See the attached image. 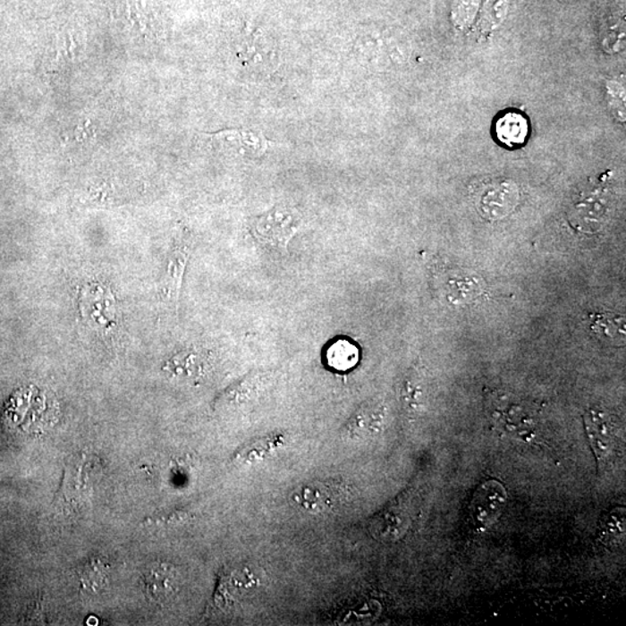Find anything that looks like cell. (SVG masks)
Instances as JSON below:
<instances>
[{"instance_id":"9a60e30c","label":"cell","mask_w":626,"mask_h":626,"mask_svg":"<svg viewBox=\"0 0 626 626\" xmlns=\"http://www.w3.org/2000/svg\"><path fill=\"white\" fill-rule=\"evenodd\" d=\"M624 510L610 512L605 522V535L620 539L624 535Z\"/></svg>"},{"instance_id":"4fadbf2b","label":"cell","mask_w":626,"mask_h":626,"mask_svg":"<svg viewBox=\"0 0 626 626\" xmlns=\"http://www.w3.org/2000/svg\"><path fill=\"white\" fill-rule=\"evenodd\" d=\"M190 257V250L179 248L172 254L166 273V296L171 303L177 304L182 291L183 274H185L186 265Z\"/></svg>"},{"instance_id":"5b68a950","label":"cell","mask_w":626,"mask_h":626,"mask_svg":"<svg viewBox=\"0 0 626 626\" xmlns=\"http://www.w3.org/2000/svg\"><path fill=\"white\" fill-rule=\"evenodd\" d=\"M587 436L597 460L604 461L613 455L617 434L612 418L604 410H590L585 418Z\"/></svg>"},{"instance_id":"2e32d148","label":"cell","mask_w":626,"mask_h":626,"mask_svg":"<svg viewBox=\"0 0 626 626\" xmlns=\"http://www.w3.org/2000/svg\"><path fill=\"white\" fill-rule=\"evenodd\" d=\"M507 4L504 0H493L492 4H487L486 7V26L488 29H495L503 21L506 13Z\"/></svg>"},{"instance_id":"3957f363","label":"cell","mask_w":626,"mask_h":626,"mask_svg":"<svg viewBox=\"0 0 626 626\" xmlns=\"http://www.w3.org/2000/svg\"><path fill=\"white\" fill-rule=\"evenodd\" d=\"M507 503V492L496 480H487L477 488L470 503V518L480 531L486 530L499 519Z\"/></svg>"},{"instance_id":"8992f818","label":"cell","mask_w":626,"mask_h":626,"mask_svg":"<svg viewBox=\"0 0 626 626\" xmlns=\"http://www.w3.org/2000/svg\"><path fill=\"white\" fill-rule=\"evenodd\" d=\"M519 190L511 182L493 183L481 193L478 208L481 215L491 219L506 217L519 202Z\"/></svg>"},{"instance_id":"8fae6325","label":"cell","mask_w":626,"mask_h":626,"mask_svg":"<svg viewBox=\"0 0 626 626\" xmlns=\"http://www.w3.org/2000/svg\"><path fill=\"white\" fill-rule=\"evenodd\" d=\"M592 331L595 336L609 343H623L625 339L624 317L612 312H601L593 316Z\"/></svg>"},{"instance_id":"9c48e42d","label":"cell","mask_w":626,"mask_h":626,"mask_svg":"<svg viewBox=\"0 0 626 626\" xmlns=\"http://www.w3.org/2000/svg\"><path fill=\"white\" fill-rule=\"evenodd\" d=\"M495 131L501 143L508 147H516L526 142L529 125L522 114L511 112L500 117Z\"/></svg>"},{"instance_id":"ba28073f","label":"cell","mask_w":626,"mask_h":626,"mask_svg":"<svg viewBox=\"0 0 626 626\" xmlns=\"http://www.w3.org/2000/svg\"><path fill=\"white\" fill-rule=\"evenodd\" d=\"M210 137L215 147L229 148L249 158H257L267 150V140L250 131H225Z\"/></svg>"},{"instance_id":"7c38bea8","label":"cell","mask_w":626,"mask_h":626,"mask_svg":"<svg viewBox=\"0 0 626 626\" xmlns=\"http://www.w3.org/2000/svg\"><path fill=\"white\" fill-rule=\"evenodd\" d=\"M360 351L358 346L351 340L340 338L334 340L326 351L328 366L334 370L346 371L358 365Z\"/></svg>"},{"instance_id":"277c9868","label":"cell","mask_w":626,"mask_h":626,"mask_svg":"<svg viewBox=\"0 0 626 626\" xmlns=\"http://www.w3.org/2000/svg\"><path fill=\"white\" fill-rule=\"evenodd\" d=\"M140 585L148 601L164 604L178 593L180 575L170 563H154L144 571Z\"/></svg>"},{"instance_id":"52a82bcc","label":"cell","mask_w":626,"mask_h":626,"mask_svg":"<svg viewBox=\"0 0 626 626\" xmlns=\"http://www.w3.org/2000/svg\"><path fill=\"white\" fill-rule=\"evenodd\" d=\"M385 417V407L381 402H365L344 425L343 436L351 440H365L374 436L381 432Z\"/></svg>"},{"instance_id":"7a4b0ae2","label":"cell","mask_w":626,"mask_h":626,"mask_svg":"<svg viewBox=\"0 0 626 626\" xmlns=\"http://www.w3.org/2000/svg\"><path fill=\"white\" fill-rule=\"evenodd\" d=\"M348 495L342 481L317 480L293 491L292 501L293 506L311 514H328L342 508Z\"/></svg>"},{"instance_id":"5bb4252c","label":"cell","mask_w":626,"mask_h":626,"mask_svg":"<svg viewBox=\"0 0 626 626\" xmlns=\"http://www.w3.org/2000/svg\"><path fill=\"white\" fill-rule=\"evenodd\" d=\"M402 401L413 410H419L424 405V389L416 377L406 379L402 386Z\"/></svg>"},{"instance_id":"30bf717a","label":"cell","mask_w":626,"mask_h":626,"mask_svg":"<svg viewBox=\"0 0 626 626\" xmlns=\"http://www.w3.org/2000/svg\"><path fill=\"white\" fill-rule=\"evenodd\" d=\"M77 577L81 589L97 594L109 584L111 567L99 558H92L80 567Z\"/></svg>"},{"instance_id":"6da1fadb","label":"cell","mask_w":626,"mask_h":626,"mask_svg":"<svg viewBox=\"0 0 626 626\" xmlns=\"http://www.w3.org/2000/svg\"><path fill=\"white\" fill-rule=\"evenodd\" d=\"M300 214L289 207L277 206L250 223V233L261 244L285 250L300 228Z\"/></svg>"}]
</instances>
